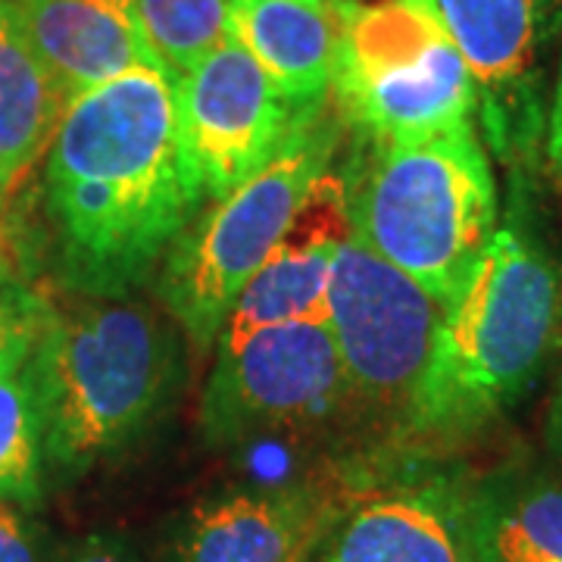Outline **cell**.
Segmentation results:
<instances>
[{"label": "cell", "mask_w": 562, "mask_h": 562, "mask_svg": "<svg viewBox=\"0 0 562 562\" xmlns=\"http://www.w3.org/2000/svg\"><path fill=\"white\" fill-rule=\"evenodd\" d=\"M176 76L157 63L72 98L44 162L54 272L76 297H128L203 194L179 140Z\"/></svg>", "instance_id": "1"}, {"label": "cell", "mask_w": 562, "mask_h": 562, "mask_svg": "<svg viewBox=\"0 0 562 562\" xmlns=\"http://www.w3.org/2000/svg\"><path fill=\"white\" fill-rule=\"evenodd\" d=\"M25 375L35 394L44 462L79 475L120 453L157 419L176 379V344L144 303L54 301Z\"/></svg>", "instance_id": "2"}, {"label": "cell", "mask_w": 562, "mask_h": 562, "mask_svg": "<svg viewBox=\"0 0 562 562\" xmlns=\"http://www.w3.org/2000/svg\"><path fill=\"white\" fill-rule=\"evenodd\" d=\"M341 179L350 235L450 306L497 232V184L475 122L360 138Z\"/></svg>", "instance_id": "3"}, {"label": "cell", "mask_w": 562, "mask_h": 562, "mask_svg": "<svg viewBox=\"0 0 562 562\" xmlns=\"http://www.w3.org/2000/svg\"><path fill=\"white\" fill-rule=\"evenodd\" d=\"M557 325V266L525 225L509 222L447 306L406 435L460 438L494 419L535 384Z\"/></svg>", "instance_id": "4"}, {"label": "cell", "mask_w": 562, "mask_h": 562, "mask_svg": "<svg viewBox=\"0 0 562 562\" xmlns=\"http://www.w3.org/2000/svg\"><path fill=\"white\" fill-rule=\"evenodd\" d=\"M338 122L325 106L301 122L257 176L188 222L157 269V297L198 347L220 338L222 322L260 272L322 172L331 169Z\"/></svg>", "instance_id": "5"}, {"label": "cell", "mask_w": 562, "mask_h": 562, "mask_svg": "<svg viewBox=\"0 0 562 562\" xmlns=\"http://www.w3.org/2000/svg\"><path fill=\"white\" fill-rule=\"evenodd\" d=\"M331 94L366 140L435 135L479 110L475 79L431 0H347Z\"/></svg>", "instance_id": "6"}, {"label": "cell", "mask_w": 562, "mask_h": 562, "mask_svg": "<svg viewBox=\"0 0 562 562\" xmlns=\"http://www.w3.org/2000/svg\"><path fill=\"white\" fill-rule=\"evenodd\" d=\"M447 303L382 260L353 235L338 247L328 279V331L350 397L403 431L431 369Z\"/></svg>", "instance_id": "7"}, {"label": "cell", "mask_w": 562, "mask_h": 562, "mask_svg": "<svg viewBox=\"0 0 562 562\" xmlns=\"http://www.w3.org/2000/svg\"><path fill=\"white\" fill-rule=\"evenodd\" d=\"M350 397L328 325L294 322L262 328L220 350L206 382L201 422L210 443L310 428Z\"/></svg>", "instance_id": "8"}, {"label": "cell", "mask_w": 562, "mask_h": 562, "mask_svg": "<svg viewBox=\"0 0 562 562\" xmlns=\"http://www.w3.org/2000/svg\"><path fill=\"white\" fill-rule=\"evenodd\" d=\"M179 140L203 201H220L257 176L322 106L303 110L235 38L176 81Z\"/></svg>", "instance_id": "9"}, {"label": "cell", "mask_w": 562, "mask_h": 562, "mask_svg": "<svg viewBox=\"0 0 562 562\" xmlns=\"http://www.w3.org/2000/svg\"><path fill=\"white\" fill-rule=\"evenodd\" d=\"M475 503L457 475H406L328 513L306 562H475Z\"/></svg>", "instance_id": "10"}, {"label": "cell", "mask_w": 562, "mask_h": 562, "mask_svg": "<svg viewBox=\"0 0 562 562\" xmlns=\"http://www.w3.org/2000/svg\"><path fill=\"white\" fill-rule=\"evenodd\" d=\"M469 66L484 128L503 157L531 150L543 125L538 0H431Z\"/></svg>", "instance_id": "11"}, {"label": "cell", "mask_w": 562, "mask_h": 562, "mask_svg": "<svg viewBox=\"0 0 562 562\" xmlns=\"http://www.w3.org/2000/svg\"><path fill=\"white\" fill-rule=\"evenodd\" d=\"M350 238L347 191L331 169L322 172L301 203L272 260L247 281L222 322L220 350L238 347L262 328L328 322V279L338 247Z\"/></svg>", "instance_id": "12"}, {"label": "cell", "mask_w": 562, "mask_h": 562, "mask_svg": "<svg viewBox=\"0 0 562 562\" xmlns=\"http://www.w3.org/2000/svg\"><path fill=\"white\" fill-rule=\"evenodd\" d=\"M10 13L69 98L157 63L140 38L135 0H20Z\"/></svg>", "instance_id": "13"}, {"label": "cell", "mask_w": 562, "mask_h": 562, "mask_svg": "<svg viewBox=\"0 0 562 562\" xmlns=\"http://www.w3.org/2000/svg\"><path fill=\"white\" fill-rule=\"evenodd\" d=\"M328 513L306 487L238 491L191 513L176 562H306Z\"/></svg>", "instance_id": "14"}, {"label": "cell", "mask_w": 562, "mask_h": 562, "mask_svg": "<svg viewBox=\"0 0 562 562\" xmlns=\"http://www.w3.org/2000/svg\"><path fill=\"white\" fill-rule=\"evenodd\" d=\"M347 0H232V38L303 110L331 98Z\"/></svg>", "instance_id": "15"}, {"label": "cell", "mask_w": 562, "mask_h": 562, "mask_svg": "<svg viewBox=\"0 0 562 562\" xmlns=\"http://www.w3.org/2000/svg\"><path fill=\"white\" fill-rule=\"evenodd\" d=\"M69 101L25 44L10 7L0 3V191L10 194L47 154Z\"/></svg>", "instance_id": "16"}, {"label": "cell", "mask_w": 562, "mask_h": 562, "mask_svg": "<svg viewBox=\"0 0 562 562\" xmlns=\"http://www.w3.org/2000/svg\"><path fill=\"white\" fill-rule=\"evenodd\" d=\"M475 562H562V482L535 479L479 494Z\"/></svg>", "instance_id": "17"}, {"label": "cell", "mask_w": 562, "mask_h": 562, "mask_svg": "<svg viewBox=\"0 0 562 562\" xmlns=\"http://www.w3.org/2000/svg\"><path fill=\"white\" fill-rule=\"evenodd\" d=\"M140 38L169 76H188L232 38V0H135Z\"/></svg>", "instance_id": "18"}, {"label": "cell", "mask_w": 562, "mask_h": 562, "mask_svg": "<svg viewBox=\"0 0 562 562\" xmlns=\"http://www.w3.org/2000/svg\"><path fill=\"white\" fill-rule=\"evenodd\" d=\"M41 472V422L32 382L22 369L16 375L0 379V501H38Z\"/></svg>", "instance_id": "19"}, {"label": "cell", "mask_w": 562, "mask_h": 562, "mask_svg": "<svg viewBox=\"0 0 562 562\" xmlns=\"http://www.w3.org/2000/svg\"><path fill=\"white\" fill-rule=\"evenodd\" d=\"M54 297L32 281L0 284V379L22 372L38 344Z\"/></svg>", "instance_id": "20"}, {"label": "cell", "mask_w": 562, "mask_h": 562, "mask_svg": "<svg viewBox=\"0 0 562 562\" xmlns=\"http://www.w3.org/2000/svg\"><path fill=\"white\" fill-rule=\"evenodd\" d=\"M35 260V238L22 216L10 206L0 210V284L29 281Z\"/></svg>", "instance_id": "21"}, {"label": "cell", "mask_w": 562, "mask_h": 562, "mask_svg": "<svg viewBox=\"0 0 562 562\" xmlns=\"http://www.w3.org/2000/svg\"><path fill=\"white\" fill-rule=\"evenodd\" d=\"M0 562H38L29 525L7 501H0Z\"/></svg>", "instance_id": "22"}, {"label": "cell", "mask_w": 562, "mask_h": 562, "mask_svg": "<svg viewBox=\"0 0 562 562\" xmlns=\"http://www.w3.org/2000/svg\"><path fill=\"white\" fill-rule=\"evenodd\" d=\"M60 562H140L128 547H122L113 538H85L76 547H69Z\"/></svg>", "instance_id": "23"}, {"label": "cell", "mask_w": 562, "mask_h": 562, "mask_svg": "<svg viewBox=\"0 0 562 562\" xmlns=\"http://www.w3.org/2000/svg\"><path fill=\"white\" fill-rule=\"evenodd\" d=\"M547 160H550V169H553L557 181L562 184V63L553 106H550V116H547Z\"/></svg>", "instance_id": "24"}, {"label": "cell", "mask_w": 562, "mask_h": 562, "mask_svg": "<svg viewBox=\"0 0 562 562\" xmlns=\"http://www.w3.org/2000/svg\"><path fill=\"white\" fill-rule=\"evenodd\" d=\"M553 443H557V450H560L562 457V394L560 403H557V413H553Z\"/></svg>", "instance_id": "25"}, {"label": "cell", "mask_w": 562, "mask_h": 562, "mask_svg": "<svg viewBox=\"0 0 562 562\" xmlns=\"http://www.w3.org/2000/svg\"><path fill=\"white\" fill-rule=\"evenodd\" d=\"M7 198H10V194H7V191H0V210H7V206H10V201H7Z\"/></svg>", "instance_id": "26"}, {"label": "cell", "mask_w": 562, "mask_h": 562, "mask_svg": "<svg viewBox=\"0 0 562 562\" xmlns=\"http://www.w3.org/2000/svg\"><path fill=\"white\" fill-rule=\"evenodd\" d=\"M0 3H7V7H13V3H20V0H0Z\"/></svg>", "instance_id": "27"}]
</instances>
